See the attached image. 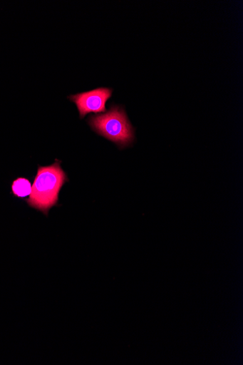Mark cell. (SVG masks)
I'll use <instances>...</instances> for the list:
<instances>
[{"mask_svg":"<svg viewBox=\"0 0 243 365\" xmlns=\"http://www.w3.org/2000/svg\"><path fill=\"white\" fill-rule=\"evenodd\" d=\"M66 180V175L61 168V161L56 160L48 167H40L31 186L28 204L48 214L56 205L59 192Z\"/></svg>","mask_w":243,"mask_h":365,"instance_id":"1","label":"cell"},{"mask_svg":"<svg viewBox=\"0 0 243 365\" xmlns=\"http://www.w3.org/2000/svg\"><path fill=\"white\" fill-rule=\"evenodd\" d=\"M88 123L98 135L124 148L130 145L135 139L134 128L124 109L113 106L104 114L92 115Z\"/></svg>","mask_w":243,"mask_h":365,"instance_id":"2","label":"cell"},{"mask_svg":"<svg viewBox=\"0 0 243 365\" xmlns=\"http://www.w3.org/2000/svg\"><path fill=\"white\" fill-rule=\"evenodd\" d=\"M113 92L110 88H98L72 95L68 98L77 106L80 118L83 119L90 113H105L107 102L112 97Z\"/></svg>","mask_w":243,"mask_h":365,"instance_id":"3","label":"cell"},{"mask_svg":"<svg viewBox=\"0 0 243 365\" xmlns=\"http://www.w3.org/2000/svg\"><path fill=\"white\" fill-rule=\"evenodd\" d=\"M13 192L18 197H26L31 192V185L29 180L24 178H19L14 181L12 186Z\"/></svg>","mask_w":243,"mask_h":365,"instance_id":"4","label":"cell"}]
</instances>
